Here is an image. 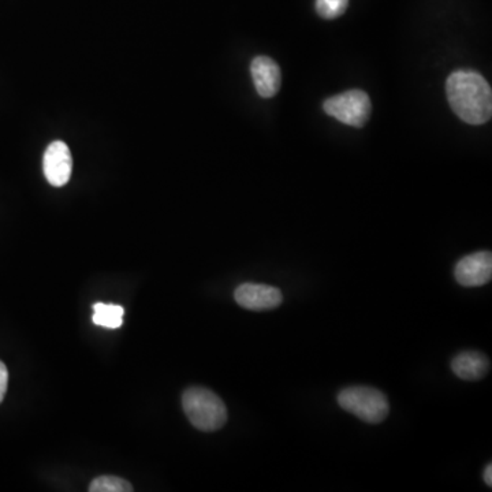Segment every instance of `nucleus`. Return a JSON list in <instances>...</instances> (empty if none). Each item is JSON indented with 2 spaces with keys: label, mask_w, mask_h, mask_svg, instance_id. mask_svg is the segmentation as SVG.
<instances>
[{
  "label": "nucleus",
  "mask_w": 492,
  "mask_h": 492,
  "mask_svg": "<svg viewBox=\"0 0 492 492\" xmlns=\"http://www.w3.org/2000/svg\"><path fill=\"white\" fill-rule=\"evenodd\" d=\"M450 107L469 125H483L491 120L492 92L487 79L478 71H457L446 82Z\"/></svg>",
  "instance_id": "nucleus-1"
},
{
  "label": "nucleus",
  "mask_w": 492,
  "mask_h": 492,
  "mask_svg": "<svg viewBox=\"0 0 492 492\" xmlns=\"http://www.w3.org/2000/svg\"><path fill=\"white\" fill-rule=\"evenodd\" d=\"M182 406L192 426L200 431H218L228 421L225 402L208 388H188L182 396Z\"/></svg>",
  "instance_id": "nucleus-2"
},
{
  "label": "nucleus",
  "mask_w": 492,
  "mask_h": 492,
  "mask_svg": "<svg viewBox=\"0 0 492 492\" xmlns=\"http://www.w3.org/2000/svg\"><path fill=\"white\" fill-rule=\"evenodd\" d=\"M338 404L344 411L354 414L368 424L385 421L390 412L386 394L378 388L365 386L344 388L338 394Z\"/></svg>",
  "instance_id": "nucleus-3"
},
{
  "label": "nucleus",
  "mask_w": 492,
  "mask_h": 492,
  "mask_svg": "<svg viewBox=\"0 0 492 492\" xmlns=\"http://www.w3.org/2000/svg\"><path fill=\"white\" fill-rule=\"evenodd\" d=\"M326 114L353 128H363L372 111L370 96L362 89H352L329 97L323 104Z\"/></svg>",
  "instance_id": "nucleus-4"
},
{
  "label": "nucleus",
  "mask_w": 492,
  "mask_h": 492,
  "mask_svg": "<svg viewBox=\"0 0 492 492\" xmlns=\"http://www.w3.org/2000/svg\"><path fill=\"white\" fill-rule=\"evenodd\" d=\"M44 175L53 187H64L71 181L73 158L63 141H54L46 149L43 159Z\"/></svg>",
  "instance_id": "nucleus-5"
},
{
  "label": "nucleus",
  "mask_w": 492,
  "mask_h": 492,
  "mask_svg": "<svg viewBox=\"0 0 492 492\" xmlns=\"http://www.w3.org/2000/svg\"><path fill=\"white\" fill-rule=\"evenodd\" d=\"M455 279L465 288L487 285L492 278L491 252L483 251L463 257L454 268Z\"/></svg>",
  "instance_id": "nucleus-6"
},
{
  "label": "nucleus",
  "mask_w": 492,
  "mask_h": 492,
  "mask_svg": "<svg viewBox=\"0 0 492 492\" xmlns=\"http://www.w3.org/2000/svg\"><path fill=\"white\" fill-rule=\"evenodd\" d=\"M237 304L249 311H270L282 304L283 296L279 288L260 283H244L234 292Z\"/></svg>",
  "instance_id": "nucleus-7"
},
{
  "label": "nucleus",
  "mask_w": 492,
  "mask_h": 492,
  "mask_svg": "<svg viewBox=\"0 0 492 492\" xmlns=\"http://www.w3.org/2000/svg\"><path fill=\"white\" fill-rule=\"evenodd\" d=\"M252 79L257 94L262 97H274L280 88V69L274 59L257 56L251 63Z\"/></svg>",
  "instance_id": "nucleus-8"
},
{
  "label": "nucleus",
  "mask_w": 492,
  "mask_h": 492,
  "mask_svg": "<svg viewBox=\"0 0 492 492\" xmlns=\"http://www.w3.org/2000/svg\"><path fill=\"white\" fill-rule=\"evenodd\" d=\"M488 357L480 352H463L452 360V370L458 378L468 382H476L489 372Z\"/></svg>",
  "instance_id": "nucleus-9"
},
{
  "label": "nucleus",
  "mask_w": 492,
  "mask_h": 492,
  "mask_svg": "<svg viewBox=\"0 0 492 492\" xmlns=\"http://www.w3.org/2000/svg\"><path fill=\"white\" fill-rule=\"evenodd\" d=\"M125 309L114 304L97 303L94 305V323L105 329H120L123 323Z\"/></svg>",
  "instance_id": "nucleus-10"
},
{
  "label": "nucleus",
  "mask_w": 492,
  "mask_h": 492,
  "mask_svg": "<svg viewBox=\"0 0 492 492\" xmlns=\"http://www.w3.org/2000/svg\"><path fill=\"white\" fill-rule=\"evenodd\" d=\"M91 492H131L133 487L129 481L117 476H100L95 479L89 486Z\"/></svg>",
  "instance_id": "nucleus-11"
},
{
  "label": "nucleus",
  "mask_w": 492,
  "mask_h": 492,
  "mask_svg": "<svg viewBox=\"0 0 492 492\" xmlns=\"http://www.w3.org/2000/svg\"><path fill=\"white\" fill-rule=\"evenodd\" d=\"M349 6V0H316L315 9L324 20L341 17Z\"/></svg>",
  "instance_id": "nucleus-12"
},
{
  "label": "nucleus",
  "mask_w": 492,
  "mask_h": 492,
  "mask_svg": "<svg viewBox=\"0 0 492 492\" xmlns=\"http://www.w3.org/2000/svg\"><path fill=\"white\" fill-rule=\"evenodd\" d=\"M7 386H9V371H7L6 365L0 362V404L6 396Z\"/></svg>",
  "instance_id": "nucleus-13"
},
{
  "label": "nucleus",
  "mask_w": 492,
  "mask_h": 492,
  "mask_svg": "<svg viewBox=\"0 0 492 492\" xmlns=\"http://www.w3.org/2000/svg\"><path fill=\"white\" fill-rule=\"evenodd\" d=\"M484 481H486L488 486H492V466L488 465L484 471Z\"/></svg>",
  "instance_id": "nucleus-14"
}]
</instances>
